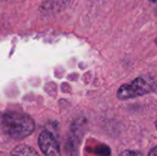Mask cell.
<instances>
[{
  "mask_svg": "<svg viewBox=\"0 0 157 156\" xmlns=\"http://www.w3.org/2000/svg\"><path fill=\"white\" fill-rule=\"evenodd\" d=\"M10 156H40L39 154L30 146L20 144L13 149Z\"/></svg>",
  "mask_w": 157,
  "mask_h": 156,
  "instance_id": "obj_4",
  "label": "cell"
},
{
  "mask_svg": "<svg viewBox=\"0 0 157 156\" xmlns=\"http://www.w3.org/2000/svg\"><path fill=\"white\" fill-rule=\"evenodd\" d=\"M120 156H144V154L138 151H130V150H127V151H124L121 154Z\"/></svg>",
  "mask_w": 157,
  "mask_h": 156,
  "instance_id": "obj_5",
  "label": "cell"
},
{
  "mask_svg": "<svg viewBox=\"0 0 157 156\" xmlns=\"http://www.w3.org/2000/svg\"><path fill=\"white\" fill-rule=\"evenodd\" d=\"M155 90V82L154 79L151 77H139L131 84L121 86L117 92V97L121 100H126L144 96Z\"/></svg>",
  "mask_w": 157,
  "mask_h": 156,
  "instance_id": "obj_2",
  "label": "cell"
},
{
  "mask_svg": "<svg viewBox=\"0 0 157 156\" xmlns=\"http://www.w3.org/2000/svg\"><path fill=\"white\" fill-rule=\"evenodd\" d=\"M150 1V3H152V4H155L156 3V0H149Z\"/></svg>",
  "mask_w": 157,
  "mask_h": 156,
  "instance_id": "obj_7",
  "label": "cell"
},
{
  "mask_svg": "<svg viewBox=\"0 0 157 156\" xmlns=\"http://www.w3.org/2000/svg\"><path fill=\"white\" fill-rule=\"evenodd\" d=\"M34 129L33 119L28 114L18 111L6 113L0 123L1 132L14 140H22L29 136Z\"/></svg>",
  "mask_w": 157,
  "mask_h": 156,
  "instance_id": "obj_1",
  "label": "cell"
},
{
  "mask_svg": "<svg viewBox=\"0 0 157 156\" xmlns=\"http://www.w3.org/2000/svg\"><path fill=\"white\" fill-rule=\"evenodd\" d=\"M149 156H157V147H154L151 151H150V153H149Z\"/></svg>",
  "mask_w": 157,
  "mask_h": 156,
  "instance_id": "obj_6",
  "label": "cell"
},
{
  "mask_svg": "<svg viewBox=\"0 0 157 156\" xmlns=\"http://www.w3.org/2000/svg\"><path fill=\"white\" fill-rule=\"evenodd\" d=\"M39 146L45 156H61L60 146L50 131H43L39 137Z\"/></svg>",
  "mask_w": 157,
  "mask_h": 156,
  "instance_id": "obj_3",
  "label": "cell"
}]
</instances>
